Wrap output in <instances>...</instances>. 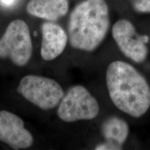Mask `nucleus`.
I'll return each mask as SVG.
<instances>
[{"mask_svg": "<svg viewBox=\"0 0 150 150\" xmlns=\"http://www.w3.org/2000/svg\"><path fill=\"white\" fill-rule=\"evenodd\" d=\"M106 80L110 99L118 109L133 117H140L150 106V87L147 80L126 62L108 65Z\"/></svg>", "mask_w": 150, "mask_h": 150, "instance_id": "nucleus-1", "label": "nucleus"}, {"mask_svg": "<svg viewBox=\"0 0 150 150\" xmlns=\"http://www.w3.org/2000/svg\"><path fill=\"white\" fill-rule=\"evenodd\" d=\"M109 11L105 0H85L71 13L68 36L71 46L93 52L103 42L109 29Z\"/></svg>", "mask_w": 150, "mask_h": 150, "instance_id": "nucleus-2", "label": "nucleus"}, {"mask_svg": "<svg viewBox=\"0 0 150 150\" xmlns=\"http://www.w3.org/2000/svg\"><path fill=\"white\" fill-rule=\"evenodd\" d=\"M33 52L29 27L22 20L12 21L0 39V58L9 59L13 63L22 67L27 65Z\"/></svg>", "mask_w": 150, "mask_h": 150, "instance_id": "nucleus-3", "label": "nucleus"}, {"mask_svg": "<svg viewBox=\"0 0 150 150\" xmlns=\"http://www.w3.org/2000/svg\"><path fill=\"white\" fill-rule=\"evenodd\" d=\"M17 91L43 110L56 107L64 97L63 88L55 80L35 75H27L22 78Z\"/></svg>", "mask_w": 150, "mask_h": 150, "instance_id": "nucleus-4", "label": "nucleus"}, {"mask_svg": "<svg viewBox=\"0 0 150 150\" xmlns=\"http://www.w3.org/2000/svg\"><path fill=\"white\" fill-rule=\"evenodd\" d=\"M99 112L97 99L83 86H76L71 88L61 99L57 113L63 121L73 122L93 120Z\"/></svg>", "mask_w": 150, "mask_h": 150, "instance_id": "nucleus-5", "label": "nucleus"}, {"mask_svg": "<svg viewBox=\"0 0 150 150\" xmlns=\"http://www.w3.org/2000/svg\"><path fill=\"white\" fill-rule=\"evenodd\" d=\"M112 34L118 47L127 58L137 63L146 59L149 37L138 34L130 21L122 19L116 22L112 26Z\"/></svg>", "mask_w": 150, "mask_h": 150, "instance_id": "nucleus-6", "label": "nucleus"}, {"mask_svg": "<svg viewBox=\"0 0 150 150\" xmlns=\"http://www.w3.org/2000/svg\"><path fill=\"white\" fill-rule=\"evenodd\" d=\"M0 141L14 149H26L33 142L32 135L24 128V122L16 114L0 111Z\"/></svg>", "mask_w": 150, "mask_h": 150, "instance_id": "nucleus-7", "label": "nucleus"}, {"mask_svg": "<svg viewBox=\"0 0 150 150\" xmlns=\"http://www.w3.org/2000/svg\"><path fill=\"white\" fill-rule=\"evenodd\" d=\"M41 32V56L45 61L55 59L64 51L68 36L63 28L53 22L42 24Z\"/></svg>", "mask_w": 150, "mask_h": 150, "instance_id": "nucleus-8", "label": "nucleus"}, {"mask_svg": "<svg viewBox=\"0 0 150 150\" xmlns=\"http://www.w3.org/2000/svg\"><path fill=\"white\" fill-rule=\"evenodd\" d=\"M68 0H30L27 11L30 15L49 21H56L67 14Z\"/></svg>", "mask_w": 150, "mask_h": 150, "instance_id": "nucleus-9", "label": "nucleus"}, {"mask_svg": "<svg viewBox=\"0 0 150 150\" xmlns=\"http://www.w3.org/2000/svg\"><path fill=\"white\" fill-rule=\"evenodd\" d=\"M102 133L106 142L121 149L128 137L129 126L123 119L112 116L102 124Z\"/></svg>", "mask_w": 150, "mask_h": 150, "instance_id": "nucleus-10", "label": "nucleus"}, {"mask_svg": "<svg viewBox=\"0 0 150 150\" xmlns=\"http://www.w3.org/2000/svg\"><path fill=\"white\" fill-rule=\"evenodd\" d=\"M135 10L140 13H150V0H131Z\"/></svg>", "mask_w": 150, "mask_h": 150, "instance_id": "nucleus-11", "label": "nucleus"}, {"mask_svg": "<svg viewBox=\"0 0 150 150\" xmlns=\"http://www.w3.org/2000/svg\"><path fill=\"white\" fill-rule=\"evenodd\" d=\"M18 0H0V5L4 8H11L18 3Z\"/></svg>", "mask_w": 150, "mask_h": 150, "instance_id": "nucleus-12", "label": "nucleus"}]
</instances>
